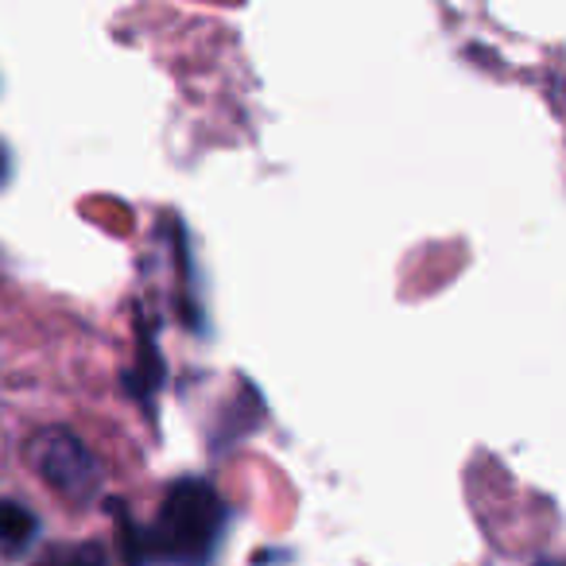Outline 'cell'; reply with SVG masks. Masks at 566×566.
<instances>
[{"instance_id": "6da1fadb", "label": "cell", "mask_w": 566, "mask_h": 566, "mask_svg": "<svg viewBox=\"0 0 566 566\" xmlns=\"http://www.w3.org/2000/svg\"><path fill=\"white\" fill-rule=\"evenodd\" d=\"M113 512L128 566H210L229 524V504L202 478L175 481L148 527L128 520L120 501H113Z\"/></svg>"}, {"instance_id": "7a4b0ae2", "label": "cell", "mask_w": 566, "mask_h": 566, "mask_svg": "<svg viewBox=\"0 0 566 566\" xmlns=\"http://www.w3.org/2000/svg\"><path fill=\"white\" fill-rule=\"evenodd\" d=\"M28 458H32L35 473L55 489L63 501L71 504H94L102 496V462L94 450L71 431V427H43L28 442Z\"/></svg>"}, {"instance_id": "3957f363", "label": "cell", "mask_w": 566, "mask_h": 566, "mask_svg": "<svg viewBox=\"0 0 566 566\" xmlns=\"http://www.w3.org/2000/svg\"><path fill=\"white\" fill-rule=\"evenodd\" d=\"M164 354L156 346V331H151L148 318L136 323V361H133V373L125 377V388L133 392L136 403H144V411L151 416V403H156V392L164 388Z\"/></svg>"}, {"instance_id": "277c9868", "label": "cell", "mask_w": 566, "mask_h": 566, "mask_svg": "<svg viewBox=\"0 0 566 566\" xmlns=\"http://www.w3.org/2000/svg\"><path fill=\"white\" fill-rule=\"evenodd\" d=\"M40 516L28 509L24 501H0V551L4 555H24V551L35 547L40 539Z\"/></svg>"}, {"instance_id": "5b68a950", "label": "cell", "mask_w": 566, "mask_h": 566, "mask_svg": "<svg viewBox=\"0 0 566 566\" xmlns=\"http://www.w3.org/2000/svg\"><path fill=\"white\" fill-rule=\"evenodd\" d=\"M35 566H109V555L97 539L63 543V547H48Z\"/></svg>"}, {"instance_id": "8992f818", "label": "cell", "mask_w": 566, "mask_h": 566, "mask_svg": "<svg viewBox=\"0 0 566 566\" xmlns=\"http://www.w3.org/2000/svg\"><path fill=\"white\" fill-rule=\"evenodd\" d=\"M9 171H12V159H9V148L0 144V182L9 179Z\"/></svg>"}, {"instance_id": "52a82bcc", "label": "cell", "mask_w": 566, "mask_h": 566, "mask_svg": "<svg viewBox=\"0 0 566 566\" xmlns=\"http://www.w3.org/2000/svg\"><path fill=\"white\" fill-rule=\"evenodd\" d=\"M535 566H566L563 558H555V555H543V558H535Z\"/></svg>"}]
</instances>
